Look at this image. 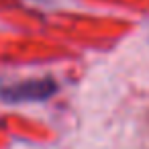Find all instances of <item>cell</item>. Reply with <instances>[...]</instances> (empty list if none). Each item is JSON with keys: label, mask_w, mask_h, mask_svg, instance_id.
<instances>
[{"label": "cell", "mask_w": 149, "mask_h": 149, "mask_svg": "<svg viewBox=\"0 0 149 149\" xmlns=\"http://www.w3.org/2000/svg\"><path fill=\"white\" fill-rule=\"evenodd\" d=\"M57 90H59V86L53 78H37V80H25V82L2 88L0 90V98L8 104L45 102L51 96H55Z\"/></svg>", "instance_id": "1"}]
</instances>
